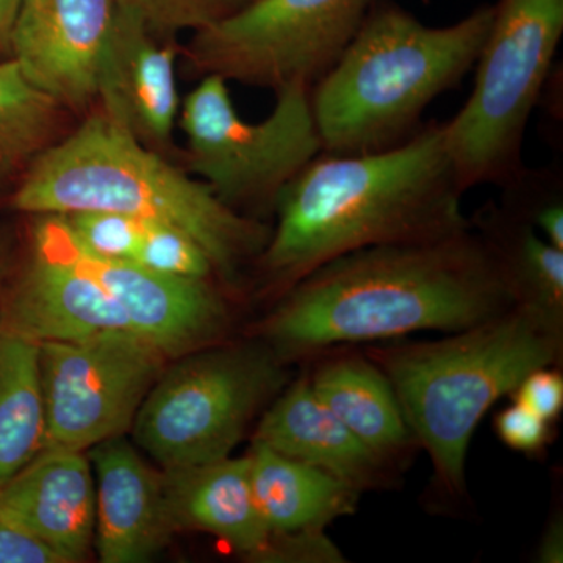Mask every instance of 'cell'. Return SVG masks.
Returning <instances> with one entry per match:
<instances>
[{"instance_id":"ffe728a7","label":"cell","mask_w":563,"mask_h":563,"mask_svg":"<svg viewBox=\"0 0 563 563\" xmlns=\"http://www.w3.org/2000/svg\"><path fill=\"white\" fill-rule=\"evenodd\" d=\"M309 383L321 402L385 461L393 463L417 443L390 380L368 357L329 358Z\"/></svg>"},{"instance_id":"ba28073f","label":"cell","mask_w":563,"mask_h":563,"mask_svg":"<svg viewBox=\"0 0 563 563\" xmlns=\"http://www.w3.org/2000/svg\"><path fill=\"white\" fill-rule=\"evenodd\" d=\"M310 88H280L269 117L252 124L233 106L228 80L201 77L177 121L187 141V172L246 217L274 210L280 192L322 152Z\"/></svg>"},{"instance_id":"5bb4252c","label":"cell","mask_w":563,"mask_h":563,"mask_svg":"<svg viewBox=\"0 0 563 563\" xmlns=\"http://www.w3.org/2000/svg\"><path fill=\"white\" fill-rule=\"evenodd\" d=\"M177 51L117 10L99 69L102 113L158 154L172 146L179 121Z\"/></svg>"},{"instance_id":"484cf974","label":"cell","mask_w":563,"mask_h":563,"mask_svg":"<svg viewBox=\"0 0 563 563\" xmlns=\"http://www.w3.org/2000/svg\"><path fill=\"white\" fill-rule=\"evenodd\" d=\"M63 218L85 251L107 261L133 262L139 246L141 220L99 210L77 211Z\"/></svg>"},{"instance_id":"83f0119b","label":"cell","mask_w":563,"mask_h":563,"mask_svg":"<svg viewBox=\"0 0 563 563\" xmlns=\"http://www.w3.org/2000/svg\"><path fill=\"white\" fill-rule=\"evenodd\" d=\"M517 402L548 422L554 421L563 409L562 374L550 366L533 369L521 380L517 390Z\"/></svg>"},{"instance_id":"2e32d148","label":"cell","mask_w":563,"mask_h":563,"mask_svg":"<svg viewBox=\"0 0 563 563\" xmlns=\"http://www.w3.org/2000/svg\"><path fill=\"white\" fill-rule=\"evenodd\" d=\"M0 509L51 548L79 563L95 544L96 483L85 451L44 446L0 485Z\"/></svg>"},{"instance_id":"e0dca14e","label":"cell","mask_w":563,"mask_h":563,"mask_svg":"<svg viewBox=\"0 0 563 563\" xmlns=\"http://www.w3.org/2000/svg\"><path fill=\"white\" fill-rule=\"evenodd\" d=\"M252 442L339 477L362 493L390 483L393 463L361 442L314 395L309 377L269 402Z\"/></svg>"},{"instance_id":"7a4b0ae2","label":"cell","mask_w":563,"mask_h":563,"mask_svg":"<svg viewBox=\"0 0 563 563\" xmlns=\"http://www.w3.org/2000/svg\"><path fill=\"white\" fill-rule=\"evenodd\" d=\"M463 192L439 122L388 150L321 152L280 192L276 225L255 263L265 287L282 295L350 252L466 231L473 221Z\"/></svg>"},{"instance_id":"9a60e30c","label":"cell","mask_w":563,"mask_h":563,"mask_svg":"<svg viewBox=\"0 0 563 563\" xmlns=\"http://www.w3.org/2000/svg\"><path fill=\"white\" fill-rule=\"evenodd\" d=\"M96 483V553L102 563H146L174 531L163 472L152 468L124 435L88 450Z\"/></svg>"},{"instance_id":"6da1fadb","label":"cell","mask_w":563,"mask_h":563,"mask_svg":"<svg viewBox=\"0 0 563 563\" xmlns=\"http://www.w3.org/2000/svg\"><path fill=\"white\" fill-rule=\"evenodd\" d=\"M517 306L490 242L474 229L432 242L365 247L282 292L257 339L285 362L342 344L453 333Z\"/></svg>"},{"instance_id":"30bf717a","label":"cell","mask_w":563,"mask_h":563,"mask_svg":"<svg viewBox=\"0 0 563 563\" xmlns=\"http://www.w3.org/2000/svg\"><path fill=\"white\" fill-rule=\"evenodd\" d=\"M168 358L135 333L40 344L46 446L87 453L124 435Z\"/></svg>"},{"instance_id":"cb8c5ba5","label":"cell","mask_w":563,"mask_h":563,"mask_svg":"<svg viewBox=\"0 0 563 563\" xmlns=\"http://www.w3.org/2000/svg\"><path fill=\"white\" fill-rule=\"evenodd\" d=\"M251 0H114L117 10L155 38L176 41L181 32H201L229 20Z\"/></svg>"},{"instance_id":"4dcf8cb0","label":"cell","mask_w":563,"mask_h":563,"mask_svg":"<svg viewBox=\"0 0 563 563\" xmlns=\"http://www.w3.org/2000/svg\"><path fill=\"white\" fill-rule=\"evenodd\" d=\"M539 562H563V526L561 518L554 520L544 531L539 547Z\"/></svg>"},{"instance_id":"44dd1931","label":"cell","mask_w":563,"mask_h":563,"mask_svg":"<svg viewBox=\"0 0 563 563\" xmlns=\"http://www.w3.org/2000/svg\"><path fill=\"white\" fill-rule=\"evenodd\" d=\"M479 231L498 254L517 306L563 335V250L543 239L531 222L492 209L477 218Z\"/></svg>"},{"instance_id":"f1b7e54d","label":"cell","mask_w":563,"mask_h":563,"mask_svg":"<svg viewBox=\"0 0 563 563\" xmlns=\"http://www.w3.org/2000/svg\"><path fill=\"white\" fill-rule=\"evenodd\" d=\"M0 563H63L51 548L0 509Z\"/></svg>"},{"instance_id":"4316f807","label":"cell","mask_w":563,"mask_h":563,"mask_svg":"<svg viewBox=\"0 0 563 563\" xmlns=\"http://www.w3.org/2000/svg\"><path fill=\"white\" fill-rule=\"evenodd\" d=\"M495 431L510 450L529 455L542 453L550 440V422L517 401L496 415Z\"/></svg>"},{"instance_id":"d6a6232c","label":"cell","mask_w":563,"mask_h":563,"mask_svg":"<svg viewBox=\"0 0 563 563\" xmlns=\"http://www.w3.org/2000/svg\"><path fill=\"white\" fill-rule=\"evenodd\" d=\"M10 169V163L0 158V187H2L3 180H5L7 174H9Z\"/></svg>"},{"instance_id":"f546056e","label":"cell","mask_w":563,"mask_h":563,"mask_svg":"<svg viewBox=\"0 0 563 563\" xmlns=\"http://www.w3.org/2000/svg\"><path fill=\"white\" fill-rule=\"evenodd\" d=\"M531 221L532 228L539 229L547 242L563 250V203L561 199H544L533 209Z\"/></svg>"},{"instance_id":"4fadbf2b","label":"cell","mask_w":563,"mask_h":563,"mask_svg":"<svg viewBox=\"0 0 563 563\" xmlns=\"http://www.w3.org/2000/svg\"><path fill=\"white\" fill-rule=\"evenodd\" d=\"M114 18V0H21L11 58L62 109H87Z\"/></svg>"},{"instance_id":"ac0fdd59","label":"cell","mask_w":563,"mask_h":563,"mask_svg":"<svg viewBox=\"0 0 563 563\" xmlns=\"http://www.w3.org/2000/svg\"><path fill=\"white\" fill-rule=\"evenodd\" d=\"M162 472L166 507L176 533H210L236 553L265 562L274 533L255 503L247 454Z\"/></svg>"},{"instance_id":"277c9868","label":"cell","mask_w":563,"mask_h":563,"mask_svg":"<svg viewBox=\"0 0 563 563\" xmlns=\"http://www.w3.org/2000/svg\"><path fill=\"white\" fill-rule=\"evenodd\" d=\"M493 5L431 27L391 0H374L335 63L310 88L314 122L329 154H368L413 135L433 99L476 65Z\"/></svg>"},{"instance_id":"836d02e7","label":"cell","mask_w":563,"mask_h":563,"mask_svg":"<svg viewBox=\"0 0 563 563\" xmlns=\"http://www.w3.org/2000/svg\"><path fill=\"white\" fill-rule=\"evenodd\" d=\"M2 279H3V262H2V257H0V287H2Z\"/></svg>"},{"instance_id":"9c48e42d","label":"cell","mask_w":563,"mask_h":563,"mask_svg":"<svg viewBox=\"0 0 563 563\" xmlns=\"http://www.w3.org/2000/svg\"><path fill=\"white\" fill-rule=\"evenodd\" d=\"M374 0H251L184 47L192 73L272 88L312 87L354 38Z\"/></svg>"},{"instance_id":"7c38bea8","label":"cell","mask_w":563,"mask_h":563,"mask_svg":"<svg viewBox=\"0 0 563 563\" xmlns=\"http://www.w3.org/2000/svg\"><path fill=\"white\" fill-rule=\"evenodd\" d=\"M74 243L80 265L120 303L131 332L168 361L220 344L229 332L231 309L210 279L152 272L133 262L107 261L85 251L76 236Z\"/></svg>"},{"instance_id":"8992f818","label":"cell","mask_w":563,"mask_h":563,"mask_svg":"<svg viewBox=\"0 0 563 563\" xmlns=\"http://www.w3.org/2000/svg\"><path fill=\"white\" fill-rule=\"evenodd\" d=\"M563 33V0H498L468 101L443 124L463 191L510 187L525 173V132Z\"/></svg>"},{"instance_id":"d4e9b609","label":"cell","mask_w":563,"mask_h":563,"mask_svg":"<svg viewBox=\"0 0 563 563\" xmlns=\"http://www.w3.org/2000/svg\"><path fill=\"white\" fill-rule=\"evenodd\" d=\"M133 263L172 276L198 279L217 276L209 255L188 233L155 221L141 220L139 246Z\"/></svg>"},{"instance_id":"8fae6325","label":"cell","mask_w":563,"mask_h":563,"mask_svg":"<svg viewBox=\"0 0 563 563\" xmlns=\"http://www.w3.org/2000/svg\"><path fill=\"white\" fill-rule=\"evenodd\" d=\"M0 328L38 344L131 332L120 303L80 265L60 214H36L27 258L0 307Z\"/></svg>"},{"instance_id":"52a82bcc","label":"cell","mask_w":563,"mask_h":563,"mask_svg":"<svg viewBox=\"0 0 563 563\" xmlns=\"http://www.w3.org/2000/svg\"><path fill=\"white\" fill-rule=\"evenodd\" d=\"M285 363L258 339L177 358L141 404L133 440L162 470L229 457L257 413L287 387Z\"/></svg>"},{"instance_id":"d6986e66","label":"cell","mask_w":563,"mask_h":563,"mask_svg":"<svg viewBox=\"0 0 563 563\" xmlns=\"http://www.w3.org/2000/svg\"><path fill=\"white\" fill-rule=\"evenodd\" d=\"M247 457L255 503L274 536L324 532L357 510L362 492L332 474L255 442Z\"/></svg>"},{"instance_id":"3957f363","label":"cell","mask_w":563,"mask_h":563,"mask_svg":"<svg viewBox=\"0 0 563 563\" xmlns=\"http://www.w3.org/2000/svg\"><path fill=\"white\" fill-rule=\"evenodd\" d=\"M11 206L35 217L99 210L173 225L202 247L231 287L247 263L257 262L272 233L102 111L33 157Z\"/></svg>"},{"instance_id":"603a6c76","label":"cell","mask_w":563,"mask_h":563,"mask_svg":"<svg viewBox=\"0 0 563 563\" xmlns=\"http://www.w3.org/2000/svg\"><path fill=\"white\" fill-rule=\"evenodd\" d=\"M62 107L25 77L13 58L0 60V158L11 166L49 146Z\"/></svg>"},{"instance_id":"5b68a950","label":"cell","mask_w":563,"mask_h":563,"mask_svg":"<svg viewBox=\"0 0 563 563\" xmlns=\"http://www.w3.org/2000/svg\"><path fill=\"white\" fill-rule=\"evenodd\" d=\"M562 336L536 314L509 312L433 342L369 346L366 357L390 380L404 418L446 495L466 493V455L477 424L533 369L551 366Z\"/></svg>"},{"instance_id":"1f68e13d","label":"cell","mask_w":563,"mask_h":563,"mask_svg":"<svg viewBox=\"0 0 563 563\" xmlns=\"http://www.w3.org/2000/svg\"><path fill=\"white\" fill-rule=\"evenodd\" d=\"M20 3L21 0H0V57L11 58V36Z\"/></svg>"},{"instance_id":"7402d4cb","label":"cell","mask_w":563,"mask_h":563,"mask_svg":"<svg viewBox=\"0 0 563 563\" xmlns=\"http://www.w3.org/2000/svg\"><path fill=\"white\" fill-rule=\"evenodd\" d=\"M44 446L40 344L0 328V485Z\"/></svg>"}]
</instances>
